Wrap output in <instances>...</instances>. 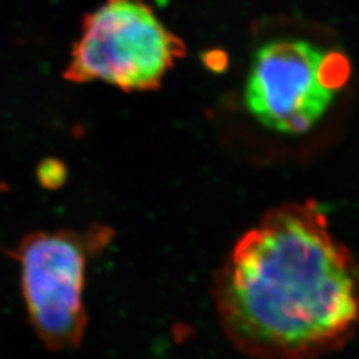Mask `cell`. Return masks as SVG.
Wrapping results in <instances>:
<instances>
[{
    "label": "cell",
    "instance_id": "cell-1",
    "mask_svg": "<svg viewBox=\"0 0 359 359\" xmlns=\"http://www.w3.org/2000/svg\"><path fill=\"white\" fill-rule=\"evenodd\" d=\"M231 344L259 359H316L359 325V266L314 201L271 209L234 245L215 285Z\"/></svg>",
    "mask_w": 359,
    "mask_h": 359
},
{
    "label": "cell",
    "instance_id": "cell-6",
    "mask_svg": "<svg viewBox=\"0 0 359 359\" xmlns=\"http://www.w3.org/2000/svg\"><path fill=\"white\" fill-rule=\"evenodd\" d=\"M6 185H4V182H0V191H6Z\"/></svg>",
    "mask_w": 359,
    "mask_h": 359
},
{
    "label": "cell",
    "instance_id": "cell-3",
    "mask_svg": "<svg viewBox=\"0 0 359 359\" xmlns=\"http://www.w3.org/2000/svg\"><path fill=\"white\" fill-rule=\"evenodd\" d=\"M112 238L114 231L103 225L86 231H35L13 249L28 320L50 350L80 345L87 327V264L90 257L103 253Z\"/></svg>",
    "mask_w": 359,
    "mask_h": 359
},
{
    "label": "cell",
    "instance_id": "cell-5",
    "mask_svg": "<svg viewBox=\"0 0 359 359\" xmlns=\"http://www.w3.org/2000/svg\"><path fill=\"white\" fill-rule=\"evenodd\" d=\"M39 182L47 189H57L67 179V169L59 160L48 158L43 161L38 168Z\"/></svg>",
    "mask_w": 359,
    "mask_h": 359
},
{
    "label": "cell",
    "instance_id": "cell-4",
    "mask_svg": "<svg viewBox=\"0 0 359 359\" xmlns=\"http://www.w3.org/2000/svg\"><path fill=\"white\" fill-rule=\"evenodd\" d=\"M346 57L305 40H276L257 51L245 103L265 127L281 133H305L325 115L344 87Z\"/></svg>",
    "mask_w": 359,
    "mask_h": 359
},
{
    "label": "cell",
    "instance_id": "cell-2",
    "mask_svg": "<svg viewBox=\"0 0 359 359\" xmlns=\"http://www.w3.org/2000/svg\"><path fill=\"white\" fill-rule=\"evenodd\" d=\"M184 55L185 44L145 1L105 0L84 18L63 77L128 93L154 90Z\"/></svg>",
    "mask_w": 359,
    "mask_h": 359
}]
</instances>
